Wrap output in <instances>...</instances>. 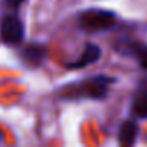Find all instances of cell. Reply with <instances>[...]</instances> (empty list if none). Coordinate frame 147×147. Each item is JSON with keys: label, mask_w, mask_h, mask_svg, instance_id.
<instances>
[{"label": "cell", "mask_w": 147, "mask_h": 147, "mask_svg": "<svg viewBox=\"0 0 147 147\" xmlns=\"http://www.w3.org/2000/svg\"><path fill=\"white\" fill-rule=\"evenodd\" d=\"M115 23V15L105 10H87L80 16V26L87 32L110 29Z\"/></svg>", "instance_id": "1"}, {"label": "cell", "mask_w": 147, "mask_h": 147, "mask_svg": "<svg viewBox=\"0 0 147 147\" xmlns=\"http://www.w3.org/2000/svg\"><path fill=\"white\" fill-rule=\"evenodd\" d=\"M131 111H133V115L137 118H147V88L141 90L136 95Z\"/></svg>", "instance_id": "8"}, {"label": "cell", "mask_w": 147, "mask_h": 147, "mask_svg": "<svg viewBox=\"0 0 147 147\" xmlns=\"http://www.w3.org/2000/svg\"><path fill=\"white\" fill-rule=\"evenodd\" d=\"M3 140V134H2V131H0V141Z\"/></svg>", "instance_id": "10"}, {"label": "cell", "mask_w": 147, "mask_h": 147, "mask_svg": "<svg viewBox=\"0 0 147 147\" xmlns=\"http://www.w3.org/2000/svg\"><path fill=\"white\" fill-rule=\"evenodd\" d=\"M45 56H46V49L42 45H29L22 52V59L30 66L40 65Z\"/></svg>", "instance_id": "6"}, {"label": "cell", "mask_w": 147, "mask_h": 147, "mask_svg": "<svg viewBox=\"0 0 147 147\" xmlns=\"http://www.w3.org/2000/svg\"><path fill=\"white\" fill-rule=\"evenodd\" d=\"M23 2H26V0H6V3H7V6H10L12 9H18Z\"/></svg>", "instance_id": "9"}, {"label": "cell", "mask_w": 147, "mask_h": 147, "mask_svg": "<svg viewBox=\"0 0 147 147\" xmlns=\"http://www.w3.org/2000/svg\"><path fill=\"white\" fill-rule=\"evenodd\" d=\"M101 58V49L100 46L94 45V43H88L81 55V58L72 63H68V68L69 69H78V68H84L87 65H91V63H95L98 59Z\"/></svg>", "instance_id": "4"}, {"label": "cell", "mask_w": 147, "mask_h": 147, "mask_svg": "<svg viewBox=\"0 0 147 147\" xmlns=\"http://www.w3.org/2000/svg\"><path fill=\"white\" fill-rule=\"evenodd\" d=\"M121 52H123V53H124V52H125V53H133V55L138 59L140 65H141L144 69H147V46H143V45L138 43V42L130 40V42L123 43V51H121Z\"/></svg>", "instance_id": "7"}, {"label": "cell", "mask_w": 147, "mask_h": 147, "mask_svg": "<svg viewBox=\"0 0 147 147\" xmlns=\"http://www.w3.org/2000/svg\"><path fill=\"white\" fill-rule=\"evenodd\" d=\"M114 82V78L110 77H94L91 81H87L78 85V95L90 98H102L107 94V88Z\"/></svg>", "instance_id": "3"}, {"label": "cell", "mask_w": 147, "mask_h": 147, "mask_svg": "<svg viewBox=\"0 0 147 147\" xmlns=\"http://www.w3.org/2000/svg\"><path fill=\"white\" fill-rule=\"evenodd\" d=\"M138 136V124L136 120H127L121 124L118 131V141L121 146H133Z\"/></svg>", "instance_id": "5"}, {"label": "cell", "mask_w": 147, "mask_h": 147, "mask_svg": "<svg viewBox=\"0 0 147 147\" xmlns=\"http://www.w3.org/2000/svg\"><path fill=\"white\" fill-rule=\"evenodd\" d=\"M25 28L16 15H7L0 22V38L7 45H16L23 40Z\"/></svg>", "instance_id": "2"}]
</instances>
